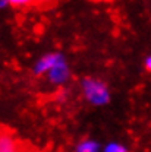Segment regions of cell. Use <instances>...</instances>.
<instances>
[{"label": "cell", "mask_w": 151, "mask_h": 152, "mask_svg": "<svg viewBox=\"0 0 151 152\" xmlns=\"http://www.w3.org/2000/svg\"><path fill=\"white\" fill-rule=\"evenodd\" d=\"M79 88L84 99L93 107H104L112 99V92L109 85L100 77L95 76L84 77L79 83Z\"/></svg>", "instance_id": "1"}, {"label": "cell", "mask_w": 151, "mask_h": 152, "mask_svg": "<svg viewBox=\"0 0 151 152\" xmlns=\"http://www.w3.org/2000/svg\"><path fill=\"white\" fill-rule=\"evenodd\" d=\"M0 152H21L16 136L6 129H0Z\"/></svg>", "instance_id": "4"}, {"label": "cell", "mask_w": 151, "mask_h": 152, "mask_svg": "<svg viewBox=\"0 0 151 152\" xmlns=\"http://www.w3.org/2000/svg\"><path fill=\"white\" fill-rule=\"evenodd\" d=\"M142 63H144V69H145L147 72H150L151 70V56L150 54H147V56L144 57Z\"/></svg>", "instance_id": "8"}, {"label": "cell", "mask_w": 151, "mask_h": 152, "mask_svg": "<svg viewBox=\"0 0 151 152\" xmlns=\"http://www.w3.org/2000/svg\"><path fill=\"white\" fill-rule=\"evenodd\" d=\"M74 152H101V145L91 137L81 139L74 148Z\"/></svg>", "instance_id": "5"}, {"label": "cell", "mask_w": 151, "mask_h": 152, "mask_svg": "<svg viewBox=\"0 0 151 152\" xmlns=\"http://www.w3.org/2000/svg\"><path fill=\"white\" fill-rule=\"evenodd\" d=\"M44 77L52 86L57 88H63L69 83V80L72 79V69L65 54L55 63V66L46 73Z\"/></svg>", "instance_id": "2"}, {"label": "cell", "mask_w": 151, "mask_h": 152, "mask_svg": "<svg viewBox=\"0 0 151 152\" xmlns=\"http://www.w3.org/2000/svg\"><path fill=\"white\" fill-rule=\"evenodd\" d=\"M101 152H129V149H128V146L123 142L110 140L104 146H101Z\"/></svg>", "instance_id": "6"}, {"label": "cell", "mask_w": 151, "mask_h": 152, "mask_svg": "<svg viewBox=\"0 0 151 152\" xmlns=\"http://www.w3.org/2000/svg\"><path fill=\"white\" fill-rule=\"evenodd\" d=\"M9 6V0H0V10L6 9Z\"/></svg>", "instance_id": "9"}, {"label": "cell", "mask_w": 151, "mask_h": 152, "mask_svg": "<svg viewBox=\"0 0 151 152\" xmlns=\"http://www.w3.org/2000/svg\"><path fill=\"white\" fill-rule=\"evenodd\" d=\"M62 56H63V53H60V51H50V53L43 54V56L34 63V66H32V73L37 76V77H44L46 73L55 66V63H56Z\"/></svg>", "instance_id": "3"}, {"label": "cell", "mask_w": 151, "mask_h": 152, "mask_svg": "<svg viewBox=\"0 0 151 152\" xmlns=\"http://www.w3.org/2000/svg\"><path fill=\"white\" fill-rule=\"evenodd\" d=\"M34 0H9V6H13V7H25V6H29Z\"/></svg>", "instance_id": "7"}, {"label": "cell", "mask_w": 151, "mask_h": 152, "mask_svg": "<svg viewBox=\"0 0 151 152\" xmlns=\"http://www.w3.org/2000/svg\"><path fill=\"white\" fill-rule=\"evenodd\" d=\"M34 1H37V3H49L52 0H34Z\"/></svg>", "instance_id": "10"}]
</instances>
